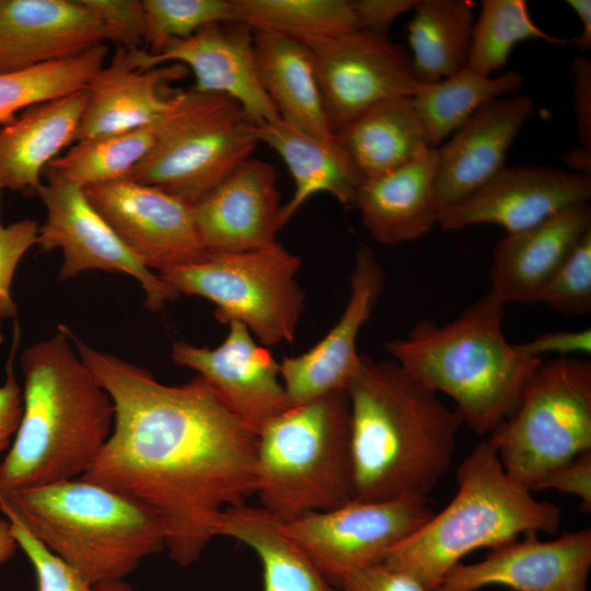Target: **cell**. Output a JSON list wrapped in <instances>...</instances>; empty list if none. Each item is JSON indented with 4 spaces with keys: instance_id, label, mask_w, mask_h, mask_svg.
Returning a JSON list of instances; mask_svg holds the SVG:
<instances>
[{
    "instance_id": "obj_33",
    "label": "cell",
    "mask_w": 591,
    "mask_h": 591,
    "mask_svg": "<svg viewBox=\"0 0 591 591\" xmlns=\"http://www.w3.org/2000/svg\"><path fill=\"white\" fill-rule=\"evenodd\" d=\"M237 21L310 49L357 31L350 0H232Z\"/></svg>"
},
{
    "instance_id": "obj_6",
    "label": "cell",
    "mask_w": 591,
    "mask_h": 591,
    "mask_svg": "<svg viewBox=\"0 0 591 591\" xmlns=\"http://www.w3.org/2000/svg\"><path fill=\"white\" fill-rule=\"evenodd\" d=\"M0 512L27 529L89 584L123 579L165 549L161 521L127 498L81 477L0 493Z\"/></svg>"
},
{
    "instance_id": "obj_16",
    "label": "cell",
    "mask_w": 591,
    "mask_h": 591,
    "mask_svg": "<svg viewBox=\"0 0 591 591\" xmlns=\"http://www.w3.org/2000/svg\"><path fill=\"white\" fill-rule=\"evenodd\" d=\"M591 530L542 541L531 532L489 549L477 563L455 565L433 591H476L505 586L513 591H588Z\"/></svg>"
},
{
    "instance_id": "obj_46",
    "label": "cell",
    "mask_w": 591,
    "mask_h": 591,
    "mask_svg": "<svg viewBox=\"0 0 591 591\" xmlns=\"http://www.w3.org/2000/svg\"><path fill=\"white\" fill-rule=\"evenodd\" d=\"M517 348L521 354L533 358H543L546 354L590 355L591 329L549 332L526 343L517 344Z\"/></svg>"
},
{
    "instance_id": "obj_10",
    "label": "cell",
    "mask_w": 591,
    "mask_h": 591,
    "mask_svg": "<svg viewBox=\"0 0 591 591\" xmlns=\"http://www.w3.org/2000/svg\"><path fill=\"white\" fill-rule=\"evenodd\" d=\"M486 438L507 474L533 493L552 468L591 450V361H543L513 414Z\"/></svg>"
},
{
    "instance_id": "obj_38",
    "label": "cell",
    "mask_w": 591,
    "mask_h": 591,
    "mask_svg": "<svg viewBox=\"0 0 591 591\" xmlns=\"http://www.w3.org/2000/svg\"><path fill=\"white\" fill-rule=\"evenodd\" d=\"M537 303L569 315L591 312V231L561 264L542 291Z\"/></svg>"
},
{
    "instance_id": "obj_15",
    "label": "cell",
    "mask_w": 591,
    "mask_h": 591,
    "mask_svg": "<svg viewBox=\"0 0 591 591\" xmlns=\"http://www.w3.org/2000/svg\"><path fill=\"white\" fill-rule=\"evenodd\" d=\"M126 58L139 70L179 63L194 73L192 88L230 97L257 126L280 119L258 79L253 30L242 22L208 24L157 55L141 48L126 49Z\"/></svg>"
},
{
    "instance_id": "obj_23",
    "label": "cell",
    "mask_w": 591,
    "mask_h": 591,
    "mask_svg": "<svg viewBox=\"0 0 591 591\" xmlns=\"http://www.w3.org/2000/svg\"><path fill=\"white\" fill-rule=\"evenodd\" d=\"M187 72L179 63L135 69L127 61L126 48L117 47L109 65L86 84L88 100L76 142L138 129L165 117L182 92L172 90L170 83Z\"/></svg>"
},
{
    "instance_id": "obj_11",
    "label": "cell",
    "mask_w": 591,
    "mask_h": 591,
    "mask_svg": "<svg viewBox=\"0 0 591 591\" xmlns=\"http://www.w3.org/2000/svg\"><path fill=\"white\" fill-rule=\"evenodd\" d=\"M426 497L350 500L283 523L289 537L338 589L350 571L382 563L387 552L433 514Z\"/></svg>"
},
{
    "instance_id": "obj_53",
    "label": "cell",
    "mask_w": 591,
    "mask_h": 591,
    "mask_svg": "<svg viewBox=\"0 0 591 591\" xmlns=\"http://www.w3.org/2000/svg\"><path fill=\"white\" fill-rule=\"evenodd\" d=\"M174 591H181V590H174Z\"/></svg>"
},
{
    "instance_id": "obj_27",
    "label": "cell",
    "mask_w": 591,
    "mask_h": 591,
    "mask_svg": "<svg viewBox=\"0 0 591 591\" xmlns=\"http://www.w3.org/2000/svg\"><path fill=\"white\" fill-rule=\"evenodd\" d=\"M256 135L259 142L279 154L293 178V194L282 205L283 225L317 193H327L346 207L354 206L364 177L337 136L322 138L281 119L256 125Z\"/></svg>"
},
{
    "instance_id": "obj_18",
    "label": "cell",
    "mask_w": 591,
    "mask_h": 591,
    "mask_svg": "<svg viewBox=\"0 0 591 591\" xmlns=\"http://www.w3.org/2000/svg\"><path fill=\"white\" fill-rule=\"evenodd\" d=\"M171 356L177 364L201 375L225 405L257 433L266 422L291 407L279 363L240 322L229 323V333L217 348L179 340L173 344Z\"/></svg>"
},
{
    "instance_id": "obj_48",
    "label": "cell",
    "mask_w": 591,
    "mask_h": 591,
    "mask_svg": "<svg viewBox=\"0 0 591 591\" xmlns=\"http://www.w3.org/2000/svg\"><path fill=\"white\" fill-rule=\"evenodd\" d=\"M567 4L573 10L582 24L580 35L571 38L578 49L587 51L591 48V1L567 0Z\"/></svg>"
},
{
    "instance_id": "obj_44",
    "label": "cell",
    "mask_w": 591,
    "mask_h": 591,
    "mask_svg": "<svg viewBox=\"0 0 591 591\" xmlns=\"http://www.w3.org/2000/svg\"><path fill=\"white\" fill-rule=\"evenodd\" d=\"M339 591H427L412 576L383 563L355 569L338 586Z\"/></svg>"
},
{
    "instance_id": "obj_3",
    "label": "cell",
    "mask_w": 591,
    "mask_h": 591,
    "mask_svg": "<svg viewBox=\"0 0 591 591\" xmlns=\"http://www.w3.org/2000/svg\"><path fill=\"white\" fill-rule=\"evenodd\" d=\"M21 371L23 410L0 462V493L81 477L114 425L112 398L74 352L66 325L24 349Z\"/></svg>"
},
{
    "instance_id": "obj_24",
    "label": "cell",
    "mask_w": 591,
    "mask_h": 591,
    "mask_svg": "<svg viewBox=\"0 0 591 591\" xmlns=\"http://www.w3.org/2000/svg\"><path fill=\"white\" fill-rule=\"evenodd\" d=\"M590 231L591 208L582 204L506 234L494 248L489 291L505 304L537 303L544 288Z\"/></svg>"
},
{
    "instance_id": "obj_12",
    "label": "cell",
    "mask_w": 591,
    "mask_h": 591,
    "mask_svg": "<svg viewBox=\"0 0 591 591\" xmlns=\"http://www.w3.org/2000/svg\"><path fill=\"white\" fill-rule=\"evenodd\" d=\"M329 130L337 136L375 105L420 88L410 55L387 37L352 31L311 49Z\"/></svg>"
},
{
    "instance_id": "obj_31",
    "label": "cell",
    "mask_w": 591,
    "mask_h": 591,
    "mask_svg": "<svg viewBox=\"0 0 591 591\" xmlns=\"http://www.w3.org/2000/svg\"><path fill=\"white\" fill-rule=\"evenodd\" d=\"M475 3L418 0L408 24L412 68L420 84L449 78L468 66Z\"/></svg>"
},
{
    "instance_id": "obj_40",
    "label": "cell",
    "mask_w": 591,
    "mask_h": 591,
    "mask_svg": "<svg viewBox=\"0 0 591 591\" xmlns=\"http://www.w3.org/2000/svg\"><path fill=\"white\" fill-rule=\"evenodd\" d=\"M103 24L107 42L127 50L144 44L146 12L142 0H80Z\"/></svg>"
},
{
    "instance_id": "obj_43",
    "label": "cell",
    "mask_w": 591,
    "mask_h": 591,
    "mask_svg": "<svg viewBox=\"0 0 591 591\" xmlns=\"http://www.w3.org/2000/svg\"><path fill=\"white\" fill-rule=\"evenodd\" d=\"M20 339L19 324H14V335L10 348L9 359L5 368V379L0 385V462L2 454L10 449L16 433L22 410L23 394L22 387L18 383L14 359Z\"/></svg>"
},
{
    "instance_id": "obj_30",
    "label": "cell",
    "mask_w": 591,
    "mask_h": 591,
    "mask_svg": "<svg viewBox=\"0 0 591 591\" xmlns=\"http://www.w3.org/2000/svg\"><path fill=\"white\" fill-rule=\"evenodd\" d=\"M337 137L364 178L394 171L431 149L412 97L375 105Z\"/></svg>"
},
{
    "instance_id": "obj_51",
    "label": "cell",
    "mask_w": 591,
    "mask_h": 591,
    "mask_svg": "<svg viewBox=\"0 0 591 591\" xmlns=\"http://www.w3.org/2000/svg\"><path fill=\"white\" fill-rule=\"evenodd\" d=\"M93 591H134L131 586L123 579L101 581L92 586Z\"/></svg>"
},
{
    "instance_id": "obj_17",
    "label": "cell",
    "mask_w": 591,
    "mask_h": 591,
    "mask_svg": "<svg viewBox=\"0 0 591 591\" xmlns=\"http://www.w3.org/2000/svg\"><path fill=\"white\" fill-rule=\"evenodd\" d=\"M590 198L591 176L541 165L503 166L470 197L441 212L438 224L444 230L496 224L510 234L589 204Z\"/></svg>"
},
{
    "instance_id": "obj_19",
    "label": "cell",
    "mask_w": 591,
    "mask_h": 591,
    "mask_svg": "<svg viewBox=\"0 0 591 591\" xmlns=\"http://www.w3.org/2000/svg\"><path fill=\"white\" fill-rule=\"evenodd\" d=\"M275 166L250 158L193 205L197 233L209 253H234L277 243L283 227Z\"/></svg>"
},
{
    "instance_id": "obj_39",
    "label": "cell",
    "mask_w": 591,
    "mask_h": 591,
    "mask_svg": "<svg viewBox=\"0 0 591 591\" xmlns=\"http://www.w3.org/2000/svg\"><path fill=\"white\" fill-rule=\"evenodd\" d=\"M11 533L30 563L37 582V591H93L71 566L48 549L27 529L9 520Z\"/></svg>"
},
{
    "instance_id": "obj_1",
    "label": "cell",
    "mask_w": 591,
    "mask_h": 591,
    "mask_svg": "<svg viewBox=\"0 0 591 591\" xmlns=\"http://www.w3.org/2000/svg\"><path fill=\"white\" fill-rule=\"evenodd\" d=\"M69 336L114 405L111 436L81 478L157 517L169 557L190 566L218 536L223 512L254 495L257 432L201 375L167 385Z\"/></svg>"
},
{
    "instance_id": "obj_2",
    "label": "cell",
    "mask_w": 591,
    "mask_h": 591,
    "mask_svg": "<svg viewBox=\"0 0 591 591\" xmlns=\"http://www.w3.org/2000/svg\"><path fill=\"white\" fill-rule=\"evenodd\" d=\"M346 392L352 499L426 497L450 468L463 425L457 413L396 361L367 355Z\"/></svg>"
},
{
    "instance_id": "obj_29",
    "label": "cell",
    "mask_w": 591,
    "mask_h": 591,
    "mask_svg": "<svg viewBox=\"0 0 591 591\" xmlns=\"http://www.w3.org/2000/svg\"><path fill=\"white\" fill-rule=\"evenodd\" d=\"M218 536L231 537L254 551L263 570L262 591H339L289 537L283 522L259 506L228 508Z\"/></svg>"
},
{
    "instance_id": "obj_5",
    "label": "cell",
    "mask_w": 591,
    "mask_h": 591,
    "mask_svg": "<svg viewBox=\"0 0 591 591\" xmlns=\"http://www.w3.org/2000/svg\"><path fill=\"white\" fill-rule=\"evenodd\" d=\"M457 491L439 513L391 548L382 563L433 591L470 553L526 533H556L559 506L537 500L505 471L494 444L482 440L462 461Z\"/></svg>"
},
{
    "instance_id": "obj_32",
    "label": "cell",
    "mask_w": 591,
    "mask_h": 591,
    "mask_svg": "<svg viewBox=\"0 0 591 591\" xmlns=\"http://www.w3.org/2000/svg\"><path fill=\"white\" fill-rule=\"evenodd\" d=\"M522 85L518 71L485 77L467 66L449 78L420 84L412 100L429 147L437 149L484 105Z\"/></svg>"
},
{
    "instance_id": "obj_28",
    "label": "cell",
    "mask_w": 591,
    "mask_h": 591,
    "mask_svg": "<svg viewBox=\"0 0 591 591\" xmlns=\"http://www.w3.org/2000/svg\"><path fill=\"white\" fill-rule=\"evenodd\" d=\"M258 79L281 120L309 134L336 137L328 128L312 50L266 31H253Z\"/></svg>"
},
{
    "instance_id": "obj_47",
    "label": "cell",
    "mask_w": 591,
    "mask_h": 591,
    "mask_svg": "<svg viewBox=\"0 0 591 591\" xmlns=\"http://www.w3.org/2000/svg\"><path fill=\"white\" fill-rule=\"evenodd\" d=\"M573 114L579 146L591 150V60L586 56H575Z\"/></svg>"
},
{
    "instance_id": "obj_45",
    "label": "cell",
    "mask_w": 591,
    "mask_h": 591,
    "mask_svg": "<svg viewBox=\"0 0 591 591\" xmlns=\"http://www.w3.org/2000/svg\"><path fill=\"white\" fill-rule=\"evenodd\" d=\"M418 0H350L356 30L362 33L387 37L386 34L397 18L413 11Z\"/></svg>"
},
{
    "instance_id": "obj_49",
    "label": "cell",
    "mask_w": 591,
    "mask_h": 591,
    "mask_svg": "<svg viewBox=\"0 0 591 591\" xmlns=\"http://www.w3.org/2000/svg\"><path fill=\"white\" fill-rule=\"evenodd\" d=\"M563 160L569 171L591 176V150L577 146L570 149Z\"/></svg>"
},
{
    "instance_id": "obj_41",
    "label": "cell",
    "mask_w": 591,
    "mask_h": 591,
    "mask_svg": "<svg viewBox=\"0 0 591 591\" xmlns=\"http://www.w3.org/2000/svg\"><path fill=\"white\" fill-rule=\"evenodd\" d=\"M38 227V223L32 219L3 224L0 217V317L2 320L16 317L18 309L11 294L13 276L24 254L36 244Z\"/></svg>"
},
{
    "instance_id": "obj_42",
    "label": "cell",
    "mask_w": 591,
    "mask_h": 591,
    "mask_svg": "<svg viewBox=\"0 0 591 591\" xmlns=\"http://www.w3.org/2000/svg\"><path fill=\"white\" fill-rule=\"evenodd\" d=\"M553 489L572 495L580 500L584 513L591 512V450L552 468L536 484L533 491Z\"/></svg>"
},
{
    "instance_id": "obj_37",
    "label": "cell",
    "mask_w": 591,
    "mask_h": 591,
    "mask_svg": "<svg viewBox=\"0 0 591 591\" xmlns=\"http://www.w3.org/2000/svg\"><path fill=\"white\" fill-rule=\"evenodd\" d=\"M146 12L144 49L161 53L170 43L192 36L217 22L237 21L232 0H142Z\"/></svg>"
},
{
    "instance_id": "obj_4",
    "label": "cell",
    "mask_w": 591,
    "mask_h": 591,
    "mask_svg": "<svg viewBox=\"0 0 591 591\" xmlns=\"http://www.w3.org/2000/svg\"><path fill=\"white\" fill-rule=\"evenodd\" d=\"M506 304L488 291L455 320H420L404 338L385 343L395 361L434 392L478 436L488 437L515 410L543 358L521 354L503 334Z\"/></svg>"
},
{
    "instance_id": "obj_52",
    "label": "cell",
    "mask_w": 591,
    "mask_h": 591,
    "mask_svg": "<svg viewBox=\"0 0 591 591\" xmlns=\"http://www.w3.org/2000/svg\"><path fill=\"white\" fill-rule=\"evenodd\" d=\"M3 340V334H2V318L0 317V344Z\"/></svg>"
},
{
    "instance_id": "obj_26",
    "label": "cell",
    "mask_w": 591,
    "mask_h": 591,
    "mask_svg": "<svg viewBox=\"0 0 591 591\" xmlns=\"http://www.w3.org/2000/svg\"><path fill=\"white\" fill-rule=\"evenodd\" d=\"M436 149L380 176L364 178L354 206L380 244L417 240L438 223L434 204Z\"/></svg>"
},
{
    "instance_id": "obj_13",
    "label": "cell",
    "mask_w": 591,
    "mask_h": 591,
    "mask_svg": "<svg viewBox=\"0 0 591 591\" xmlns=\"http://www.w3.org/2000/svg\"><path fill=\"white\" fill-rule=\"evenodd\" d=\"M46 209L38 227L36 244L40 252L60 248V280L88 270L120 271L141 286L144 305L152 312L164 309L178 294L158 274L142 265L121 243L112 228L88 200L83 188L59 182L42 184L37 194Z\"/></svg>"
},
{
    "instance_id": "obj_14",
    "label": "cell",
    "mask_w": 591,
    "mask_h": 591,
    "mask_svg": "<svg viewBox=\"0 0 591 591\" xmlns=\"http://www.w3.org/2000/svg\"><path fill=\"white\" fill-rule=\"evenodd\" d=\"M83 192L126 248L151 270L195 263L209 254L197 233L193 205L176 196L127 178Z\"/></svg>"
},
{
    "instance_id": "obj_36",
    "label": "cell",
    "mask_w": 591,
    "mask_h": 591,
    "mask_svg": "<svg viewBox=\"0 0 591 591\" xmlns=\"http://www.w3.org/2000/svg\"><path fill=\"white\" fill-rule=\"evenodd\" d=\"M528 39L553 45L569 43L537 26L524 0H483L472 30L468 67L482 76L493 77L505 67L513 47Z\"/></svg>"
},
{
    "instance_id": "obj_35",
    "label": "cell",
    "mask_w": 591,
    "mask_h": 591,
    "mask_svg": "<svg viewBox=\"0 0 591 591\" xmlns=\"http://www.w3.org/2000/svg\"><path fill=\"white\" fill-rule=\"evenodd\" d=\"M107 54V45L100 44L71 58L0 74V121H10L21 109L84 90L104 67Z\"/></svg>"
},
{
    "instance_id": "obj_22",
    "label": "cell",
    "mask_w": 591,
    "mask_h": 591,
    "mask_svg": "<svg viewBox=\"0 0 591 591\" xmlns=\"http://www.w3.org/2000/svg\"><path fill=\"white\" fill-rule=\"evenodd\" d=\"M107 42L80 0H0V74L80 55Z\"/></svg>"
},
{
    "instance_id": "obj_50",
    "label": "cell",
    "mask_w": 591,
    "mask_h": 591,
    "mask_svg": "<svg viewBox=\"0 0 591 591\" xmlns=\"http://www.w3.org/2000/svg\"><path fill=\"white\" fill-rule=\"evenodd\" d=\"M18 548L8 519L0 518V564L8 561Z\"/></svg>"
},
{
    "instance_id": "obj_25",
    "label": "cell",
    "mask_w": 591,
    "mask_h": 591,
    "mask_svg": "<svg viewBox=\"0 0 591 591\" xmlns=\"http://www.w3.org/2000/svg\"><path fill=\"white\" fill-rule=\"evenodd\" d=\"M86 90L23 109L0 129V190L37 194L45 167L76 142Z\"/></svg>"
},
{
    "instance_id": "obj_21",
    "label": "cell",
    "mask_w": 591,
    "mask_h": 591,
    "mask_svg": "<svg viewBox=\"0 0 591 591\" xmlns=\"http://www.w3.org/2000/svg\"><path fill=\"white\" fill-rule=\"evenodd\" d=\"M534 111V102L526 95L495 99L436 149L439 215L470 197L505 166L513 140Z\"/></svg>"
},
{
    "instance_id": "obj_54",
    "label": "cell",
    "mask_w": 591,
    "mask_h": 591,
    "mask_svg": "<svg viewBox=\"0 0 591 591\" xmlns=\"http://www.w3.org/2000/svg\"><path fill=\"white\" fill-rule=\"evenodd\" d=\"M508 591H513V590H508Z\"/></svg>"
},
{
    "instance_id": "obj_34",
    "label": "cell",
    "mask_w": 591,
    "mask_h": 591,
    "mask_svg": "<svg viewBox=\"0 0 591 591\" xmlns=\"http://www.w3.org/2000/svg\"><path fill=\"white\" fill-rule=\"evenodd\" d=\"M160 120L138 129L74 142L45 167L43 176L47 182L81 188L124 179L152 148Z\"/></svg>"
},
{
    "instance_id": "obj_7",
    "label": "cell",
    "mask_w": 591,
    "mask_h": 591,
    "mask_svg": "<svg viewBox=\"0 0 591 591\" xmlns=\"http://www.w3.org/2000/svg\"><path fill=\"white\" fill-rule=\"evenodd\" d=\"M350 414L346 390L292 406L257 433L259 507L283 523L352 500Z\"/></svg>"
},
{
    "instance_id": "obj_20",
    "label": "cell",
    "mask_w": 591,
    "mask_h": 591,
    "mask_svg": "<svg viewBox=\"0 0 591 591\" xmlns=\"http://www.w3.org/2000/svg\"><path fill=\"white\" fill-rule=\"evenodd\" d=\"M385 273L372 250L361 245L355 255L350 296L331 331L311 349L285 357L280 379L290 405L298 406L337 390H346L360 360L357 340L383 290Z\"/></svg>"
},
{
    "instance_id": "obj_9",
    "label": "cell",
    "mask_w": 591,
    "mask_h": 591,
    "mask_svg": "<svg viewBox=\"0 0 591 591\" xmlns=\"http://www.w3.org/2000/svg\"><path fill=\"white\" fill-rule=\"evenodd\" d=\"M300 267L301 258L277 242L245 252L209 253L158 275L178 296L210 300L219 322H240L269 347L296 338L305 306L296 279Z\"/></svg>"
},
{
    "instance_id": "obj_8",
    "label": "cell",
    "mask_w": 591,
    "mask_h": 591,
    "mask_svg": "<svg viewBox=\"0 0 591 591\" xmlns=\"http://www.w3.org/2000/svg\"><path fill=\"white\" fill-rule=\"evenodd\" d=\"M258 142L256 124L235 101L182 90L176 106L160 120L152 148L126 178L194 205L252 158Z\"/></svg>"
}]
</instances>
